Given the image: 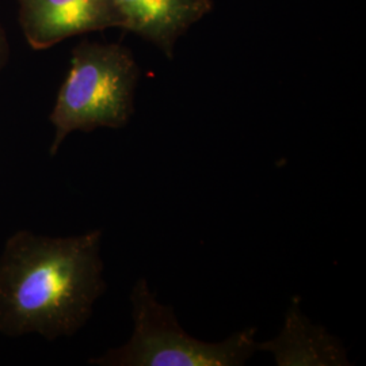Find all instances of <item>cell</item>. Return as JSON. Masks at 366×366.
Returning a JSON list of instances; mask_svg holds the SVG:
<instances>
[{"mask_svg":"<svg viewBox=\"0 0 366 366\" xmlns=\"http://www.w3.org/2000/svg\"><path fill=\"white\" fill-rule=\"evenodd\" d=\"M102 231L51 237L21 229L0 254V334L72 337L106 289Z\"/></svg>","mask_w":366,"mask_h":366,"instance_id":"cell-1","label":"cell"},{"mask_svg":"<svg viewBox=\"0 0 366 366\" xmlns=\"http://www.w3.org/2000/svg\"><path fill=\"white\" fill-rule=\"evenodd\" d=\"M139 74L133 54L122 45H78L51 113L54 133L49 155L56 157L74 132L124 128L134 112Z\"/></svg>","mask_w":366,"mask_h":366,"instance_id":"cell-2","label":"cell"},{"mask_svg":"<svg viewBox=\"0 0 366 366\" xmlns=\"http://www.w3.org/2000/svg\"><path fill=\"white\" fill-rule=\"evenodd\" d=\"M133 334L131 340L89 364L101 366H239L258 350L255 328L239 331L220 343L190 337L174 311L157 300L144 278L131 295Z\"/></svg>","mask_w":366,"mask_h":366,"instance_id":"cell-3","label":"cell"},{"mask_svg":"<svg viewBox=\"0 0 366 366\" xmlns=\"http://www.w3.org/2000/svg\"><path fill=\"white\" fill-rule=\"evenodd\" d=\"M19 22L37 51L83 33L122 26L113 0H19Z\"/></svg>","mask_w":366,"mask_h":366,"instance_id":"cell-4","label":"cell"},{"mask_svg":"<svg viewBox=\"0 0 366 366\" xmlns=\"http://www.w3.org/2000/svg\"><path fill=\"white\" fill-rule=\"evenodd\" d=\"M121 29L149 41L172 59L183 34L213 9L212 0H113Z\"/></svg>","mask_w":366,"mask_h":366,"instance_id":"cell-5","label":"cell"},{"mask_svg":"<svg viewBox=\"0 0 366 366\" xmlns=\"http://www.w3.org/2000/svg\"><path fill=\"white\" fill-rule=\"evenodd\" d=\"M258 349L274 354L278 365L347 364L338 342L302 319L297 305L290 308L282 334L275 340L258 345Z\"/></svg>","mask_w":366,"mask_h":366,"instance_id":"cell-6","label":"cell"},{"mask_svg":"<svg viewBox=\"0 0 366 366\" xmlns=\"http://www.w3.org/2000/svg\"><path fill=\"white\" fill-rule=\"evenodd\" d=\"M9 54H10L9 42H7V39H6V34H4L3 26H1V24H0V75H1L3 68H4L6 64H7Z\"/></svg>","mask_w":366,"mask_h":366,"instance_id":"cell-7","label":"cell"}]
</instances>
